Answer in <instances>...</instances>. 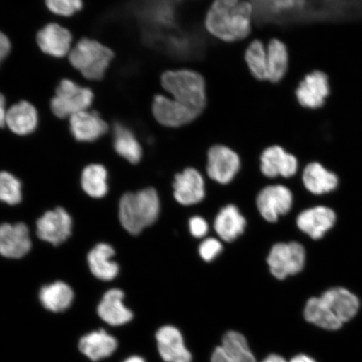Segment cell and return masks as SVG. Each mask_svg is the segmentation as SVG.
Masks as SVG:
<instances>
[{
    "mask_svg": "<svg viewBox=\"0 0 362 362\" xmlns=\"http://www.w3.org/2000/svg\"><path fill=\"white\" fill-rule=\"evenodd\" d=\"M160 85L171 98L194 110L203 112L207 104L206 83L198 71L188 68L167 70Z\"/></svg>",
    "mask_w": 362,
    "mask_h": 362,
    "instance_id": "cell-2",
    "label": "cell"
},
{
    "mask_svg": "<svg viewBox=\"0 0 362 362\" xmlns=\"http://www.w3.org/2000/svg\"><path fill=\"white\" fill-rule=\"evenodd\" d=\"M117 346L116 339L103 329L87 334L81 339L79 343L81 352L93 361L110 356Z\"/></svg>",
    "mask_w": 362,
    "mask_h": 362,
    "instance_id": "cell-26",
    "label": "cell"
},
{
    "mask_svg": "<svg viewBox=\"0 0 362 362\" xmlns=\"http://www.w3.org/2000/svg\"><path fill=\"white\" fill-rule=\"evenodd\" d=\"M302 181L307 191L317 196L332 192L339 185L337 175L317 161L310 162L305 167Z\"/></svg>",
    "mask_w": 362,
    "mask_h": 362,
    "instance_id": "cell-19",
    "label": "cell"
},
{
    "mask_svg": "<svg viewBox=\"0 0 362 362\" xmlns=\"http://www.w3.org/2000/svg\"><path fill=\"white\" fill-rule=\"evenodd\" d=\"M38 112L33 104L22 101L13 105L7 111L6 124L13 133L28 135L33 133L38 125Z\"/></svg>",
    "mask_w": 362,
    "mask_h": 362,
    "instance_id": "cell-24",
    "label": "cell"
},
{
    "mask_svg": "<svg viewBox=\"0 0 362 362\" xmlns=\"http://www.w3.org/2000/svg\"><path fill=\"white\" fill-rule=\"evenodd\" d=\"M115 255L113 248L106 243L98 244L89 252L88 259L90 272L95 277L103 281H110L117 277L119 267L112 260Z\"/></svg>",
    "mask_w": 362,
    "mask_h": 362,
    "instance_id": "cell-25",
    "label": "cell"
},
{
    "mask_svg": "<svg viewBox=\"0 0 362 362\" xmlns=\"http://www.w3.org/2000/svg\"><path fill=\"white\" fill-rule=\"evenodd\" d=\"M244 61L253 78L259 81H268V56L262 40L255 39L248 43Z\"/></svg>",
    "mask_w": 362,
    "mask_h": 362,
    "instance_id": "cell-31",
    "label": "cell"
},
{
    "mask_svg": "<svg viewBox=\"0 0 362 362\" xmlns=\"http://www.w3.org/2000/svg\"><path fill=\"white\" fill-rule=\"evenodd\" d=\"M72 135L81 142H93L100 139L108 130V126L96 112H80L70 117Z\"/></svg>",
    "mask_w": 362,
    "mask_h": 362,
    "instance_id": "cell-18",
    "label": "cell"
},
{
    "mask_svg": "<svg viewBox=\"0 0 362 362\" xmlns=\"http://www.w3.org/2000/svg\"><path fill=\"white\" fill-rule=\"evenodd\" d=\"M305 261V249L297 242L276 243L267 259L271 274L279 280L300 273Z\"/></svg>",
    "mask_w": 362,
    "mask_h": 362,
    "instance_id": "cell-6",
    "label": "cell"
},
{
    "mask_svg": "<svg viewBox=\"0 0 362 362\" xmlns=\"http://www.w3.org/2000/svg\"><path fill=\"white\" fill-rule=\"evenodd\" d=\"M304 316L308 322L327 330H337L343 325L320 297L310 298L307 301Z\"/></svg>",
    "mask_w": 362,
    "mask_h": 362,
    "instance_id": "cell-29",
    "label": "cell"
},
{
    "mask_svg": "<svg viewBox=\"0 0 362 362\" xmlns=\"http://www.w3.org/2000/svg\"><path fill=\"white\" fill-rule=\"evenodd\" d=\"M47 6L56 15L71 16L83 8V2L80 0H49Z\"/></svg>",
    "mask_w": 362,
    "mask_h": 362,
    "instance_id": "cell-34",
    "label": "cell"
},
{
    "mask_svg": "<svg viewBox=\"0 0 362 362\" xmlns=\"http://www.w3.org/2000/svg\"><path fill=\"white\" fill-rule=\"evenodd\" d=\"M36 226L39 238L57 246L71 236L72 220L63 208L58 207L45 214Z\"/></svg>",
    "mask_w": 362,
    "mask_h": 362,
    "instance_id": "cell-13",
    "label": "cell"
},
{
    "mask_svg": "<svg viewBox=\"0 0 362 362\" xmlns=\"http://www.w3.org/2000/svg\"><path fill=\"white\" fill-rule=\"evenodd\" d=\"M337 215L327 206H319L302 211L296 223L301 232L314 240H319L336 223Z\"/></svg>",
    "mask_w": 362,
    "mask_h": 362,
    "instance_id": "cell-15",
    "label": "cell"
},
{
    "mask_svg": "<svg viewBox=\"0 0 362 362\" xmlns=\"http://www.w3.org/2000/svg\"><path fill=\"white\" fill-rule=\"evenodd\" d=\"M223 244L218 239L210 238L204 240L199 247V253L204 261L211 262L223 252Z\"/></svg>",
    "mask_w": 362,
    "mask_h": 362,
    "instance_id": "cell-35",
    "label": "cell"
},
{
    "mask_svg": "<svg viewBox=\"0 0 362 362\" xmlns=\"http://www.w3.org/2000/svg\"><path fill=\"white\" fill-rule=\"evenodd\" d=\"M211 362H257L247 339L234 330L226 332L221 345L212 353Z\"/></svg>",
    "mask_w": 362,
    "mask_h": 362,
    "instance_id": "cell-17",
    "label": "cell"
},
{
    "mask_svg": "<svg viewBox=\"0 0 362 362\" xmlns=\"http://www.w3.org/2000/svg\"><path fill=\"white\" fill-rule=\"evenodd\" d=\"M189 228L192 236L197 238H204L209 232V226L201 216L192 217L189 221Z\"/></svg>",
    "mask_w": 362,
    "mask_h": 362,
    "instance_id": "cell-36",
    "label": "cell"
},
{
    "mask_svg": "<svg viewBox=\"0 0 362 362\" xmlns=\"http://www.w3.org/2000/svg\"><path fill=\"white\" fill-rule=\"evenodd\" d=\"M320 298L343 324L349 322L358 313L359 298L345 288H329Z\"/></svg>",
    "mask_w": 362,
    "mask_h": 362,
    "instance_id": "cell-21",
    "label": "cell"
},
{
    "mask_svg": "<svg viewBox=\"0 0 362 362\" xmlns=\"http://www.w3.org/2000/svg\"><path fill=\"white\" fill-rule=\"evenodd\" d=\"M113 146L115 151L131 164H138L143 157V148L139 139L129 128L117 124L113 132Z\"/></svg>",
    "mask_w": 362,
    "mask_h": 362,
    "instance_id": "cell-28",
    "label": "cell"
},
{
    "mask_svg": "<svg viewBox=\"0 0 362 362\" xmlns=\"http://www.w3.org/2000/svg\"><path fill=\"white\" fill-rule=\"evenodd\" d=\"M298 167L300 162L297 157L279 146L265 148L260 156V171L267 178L274 179L278 176L285 179L293 177Z\"/></svg>",
    "mask_w": 362,
    "mask_h": 362,
    "instance_id": "cell-11",
    "label": "cell"
},
{
    "mask_svg": "<svg viewBox=\"0 0 362 362\" xmlns=\"http://www.w3.org/2000/svg\"><path fill=\"white\" fill-rule=\"evenodd\" d=\"M74 293L63 282L47 285L40 289V300L45 309L62 312L68 309L74 301Z\"/></svg>",
    "mask_w": 362,
    "mask_h": 362,
    "instance_id": "cell-30",
    "label": "cell"
},
{
    "mask_svg": "<svg viewBox=\"0 0 362 362\" xmlns=\"http://www.w3.org/2000/svg\"><path fill=\"white\" fill-rule=\"evenodd\" d=\"M6 98L0 93V128L6 124Z\"/></svg>",
    "mask_w": 362,
    "mask_h": 362,
    "instance_id": "cell-38",
    "label": "cell"
},
{
    "mask_svg": "<svg viewBox=\"0 0 362 362\" xmlns=\"http://www.w3.org/2000/svg\"><path fill=\"white\" fill-rule=\"evenodd\" d=\"M115 54L95 40L83 39L69 53L71 64L79 70L85 78L100 80L105 75Z\"/></svg>",
    "mask_w": 362,
    "mask_h": 362,
    "instance_id": "cell-4",
    "label": "cell"
},
{
    "mask_svg": "<svg viewBox=\"0 0 362 362\" xmlns=\"http://www.w3.org/2000/svg\"><path fill=\"white\" fill-rule=\"evenodd\" d=\"M174 198L180 205L192 206L200 203L206 197V184L201 172L187 167L175 176Z\"/></svg>",
    "mask_w": 362,
    "mask_h": 362,
    "instance_id": "cell-12",
    "label": "cell"
},
{
    "mask_svg": "<svg viewBox=\"0 0 362 362\" xmlns=\"http://www.w3.org/2000/svg\"><path fill=\"white\" fill-rule=\"evenodd\" d=\"M92 90L80 87L74 81L62 80L52 100V110L60 119L71 117L80 112L88 110L93 102Z\"/></svg>",
    "mask_w": 362,
    "mask_h": 362,
    "instance_id": "cell-5",
    "label": "cell"
},
{
    "mask_svg": "<svg viewBox=\"0 0 362 362\" xmlns=\"http://www.w3.org/2000/svg\"><path fill=\"white\" fill-rule=\"evenodd\" d=\"M11 44L10 40H8L6 35L0 33V62L6 58L11 52Z\"/></svg>",
    "mask_w": 362,
    "mask_h": 362,
    "instance_id": "cell-37",
    "label": "cell"
},
{
    "mask_svg": "<svg viewBox=\"0 0 362 362\" xmlns=\"http://www.w3.org/2000/svg\"><path fill=\"white\" fill-rule=\"evenodd\" d=\"M124 293L120 289L108 291L98 308V313L106 323L119 327L129 323L133 319V313L124 305Z\"/></svg>",
    "mask_w": 362,
    "mask_h": 362,
    "instance_id": "cell-22",
    "label": "cell"
},
{
    "mask_svg": "<svg viewBox=\"0 0 362 362\" xmlns=\"http://www.w3.org/2000/svg\"><path fill=\"white\" fill-rule=\"evenodd\" d=\"M293 202V193L282 185H268L256 199L257 210L269 223H276L280 216L287 214L291 210Z\"/></svg>",
    "mask_w": 362,
    "mask_h": 362,
    "instance_id": "cell-10",
    "label": "cell"
},
{
    "mask_svg": "<svg viewBox=\"0 0 362 362\" xmlns=\"http://www.w3.org/2000/svg\"><path fill=\"white\" fill-rule=\"evenodd\" d=\"M262 362H288L281 356L272 354L267 356L266 358Z\"/></svg>",
    "mask_w": 362,
    "mask_h": 362,
    "instance_id": "cell-40",
    "label": "cell"
},
{
    "mask_svg": "<svg viewBox=\"0 0 362 362\" xmlns=\"http://www.w3.org/2000/svg\"><path fill=\"white\" fill-rule=\"evenodd\" d=\"M30 248L29 228L25 224L0 226V255L8 259H21Z\"/></svg>",
    "mask_w": 362,
    "mask_h": 362,
    "instance_id": "cell-14",
    "label": "cell"
},
{
    "mask_svg": "<svg viewBox=\"0 0 362 362\" xmlns=\"http://www.w3.org/2000/svg\"><path fill=\"white\" fill-rule=\"evenodd\" d=\"M160 211V197L149 187L124 194L119 203V219L124 228L132 235L155 223Z\"/></svg>",
    "mask_w": 362,
    "mask_h": 362,
    "instance_id": "cell-3",
    "label": "cell"
},
{
    "mask_svg": "<svg viewBox=\"0 0 362 362\" xmlns=\"http://www.w3.org/2000/svg\"><path fill=\"white\" fill-rule=\"evenodd\" d=\"M289 362H316L312 357L300 354L293 357Z\"/></svg>",
    "mask_w": 362,
    "mask_h": 362,
    "instance_id": "cell-39",
    "label": "cell"
},
{
    "mask_svg": "<svg viewBox=\"0 0 362 362\" xmlns=\"http://www.w3.org/2000/svg\"><path fill=\"white\" fill-rule=\"evenodd\" d=\"M22 199L21 183L8 172H0V202L16 205Z\"/></svg>",
    "mask_w": 362,
    "mask_h": 362,
    "instance_id": "cell-33",
    "label": "cell"
},
{
    "mask_svg": "<svg viewBox=\"0 0 362 362\" xmlns=\"http://www.w3.org/2000/svg\"><path fill=\"white\" fill-rule=\"evenodd\" d=\"M81 181L84 192L90 197L101 198L107 193V171L101 165L93 164L86 167Z\"/></svg>",
    "mask_w": 362,
    "mask_h": 362,
    "instance_id": "cell-32",
    "label": "cell"
},
{
    "mask_svg": "<svg viewBox=\"0 0 362 362\" xmlns=\"http://www.w3.org/2000/svg\"><path fill=\"white\" fill-rule=\"evenodd\" d=\"M269 78L272 84H278L287 76L289 69V53L287 45L278 38L270 39L267 45Z\"/></svg>",
    "mask_w": 362,
    "mask_h": 362,
    "instance_id": "cell-27",
    "label": "cell"
},
{
    "mask_svg": "<svg viewBox=\"0 0 362 362\" xmlns=\"http://www.w3.org/2000/svg\"><path fill=\"white\" fill-rule=\"evenodd\" d=\"M252 2L216 0L204 18L207 33L224 43L243 42L251 35L253 20Z\"/></svg>",
    "mask_w": 362,
    "mask_h": 362,
    "instance_id": "cell-1",
    "label": "cell"
},
{
    "mask_svg": "<svg viewBox=\"0 0 362 362\" xmlns=\"http://www.w3.org/2000/svg\"><path fill=\"white\" fill-rule=\"evenodd\" d=\"M242 167L238 153L230 147L216 144L206 153V174L221 185H228L236 177Z\"/></svg>",
    "mask_w": 362,
    "mask_h": 362,
    "instance_id": "cell-8",
    "label": "cell"
},
{
    "mask_svg": "<svg viewBox=\"0 0 362 362\" xmlns=\"http://www.w3.org/2000/svg\"><path fill=\"white\" fill-rule=\"evenodd\" d=\"M72 36L69 30L57 24L45 25L37 35V43L43 52L63 57L71 51Z\"/></svg>",
    "mask_w": 362,
    "mask_h": 362,
    "instance_id": "cell-20",
    "label": "cell"
},
{
    "mask_svg": "<svg viewBox=\"0 0 362 362\" xmlns=\"http://www.w3.org/2000/svg\"><path fill=\"white\" fill-rule=\"evenodd\" d=\"M124 362H146L141 357L139 356H131L129 359H127Z\"/></svg>",
    "mask_w": 362,
    "mask_h": 362,
    "instance_id": "cell-41",
    "label": "cell"
},
{
    "mask_svg": "<svg viewBox=\"0 0 362 362\" xmlns=\"http://www.w3.org/2000/svg\"><path fill=\"white\" fill-rule=\"evenodd\" d=\"M158 351L165 362H192V355L185 346L182 334L172 325H165L156 333Z\"/></svg>",
    "mask_w": 362,
    "mask_h": 362,
    "instance_id": "cell-16",
    "label": "cell"
},
{
    "mask_svg": "<svg viewBox=\"0 0 362 362\" xmlns=\"http://www.w3.org/2000/svg\"><path fill=\"white\" fill-rule=\"evenodd\" d=\"M330 95L329 78L322 71L310 72L300 81L296 90L297 102L309 110H320Z\"/></svg>",
    "mask_w": 362,
    "mask_h": 362,
    "instance_id": "cell-9",
    "label": "cell"
},
{
    "mask_svg": "<svg viewBox=\"0 0 362 362\" xmlns=\"http://www.w3.org/2000/svg\"><path fill=\"white\" fill-rule=\"evenodd\" d=\"M151 110L157 123L167 129H180L191 124L203 112L185 106L164 94L156 95Z\"/></svg>",
    "mask_w": 362,
    "mask_h": 362,
    "instance_id": "cell-7",
    "label": "cell"
},
{
    "mask_svg": "<svg viewBox=\"0 0 362 362\" xmlns=\"http://www.w3.org/2000/svg\"><path fill=\"white\" fill-rule=\"evenodd\" d=\"M246 226V219L235 205H228L221 209L214 221L216 233L221 240L228 243L241 236Z\"/></svg>",
    "mask_w": 362,
    "mask_h": 362,
    "instance_id": "cell-23",
    "label": "cell"
}]
</instances>
